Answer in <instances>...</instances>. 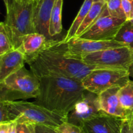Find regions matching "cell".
I'll return each instance as SVG.
<instances>
[{
    "mask_svg": "<svg viewBox=\"0 0 133 133\" xmlns=\"http://www.w3.org/2000/svg\"><path fill=\"white\" fill-rule=\"evenodd\" d=\"M40 93L35 103L55 113L68 115L87 91L82 82L55 74L37 76Z\"/></svg>",
    "mask_w": 133,
    "mask_h": 133,
    "instance_id": "1",
    "label": "cell"
},
{
    "mask_svg": "<svg viewBox=\"0 0 133 133\" xmlns=\"http://www.w3.org/2000/svg\"><path fill=\"white\" fill-rule=\"evenodd\" d=\"M66 44L62 40H56L50 46L38 56L27 61L30 70L36 76L55 74L82 82L91 71L106 69L97 65H90L82 60L70 58L65 56Z\"/></svg>",
    "mask_w": 133,
    "mask_h": 133,
    "instance_id": "2",
    "label": "cell"
},
{
    "mask_svg": "<svg viewBox=\"0 0 133 133\" xmlns=\"http://www.w3.org/2000/svg\"><path fill=\"white\" fill-rule=\"evenodd\" d=\"M39 93V78L25 66L0 82V101L36 99Z\"/></svg>",
    "mask_w": 133,
    "mask_h": 133,
    "instance_id": "3",
    "label": "cell"
},
{
    "mask_svg": "<svg viewBox=\"0 0 133 133\" xmlns=\"http://www.w3.org/2000/svg\"><path fill=\"white\" fill-rule=\"evenodd\" d=\"M7 106L12 121H24L56 129L68 122V117L55 113L35 102L24 100L4 101Z\"/></svg>",
    "mask_w": 133,
    "mask_h": 133,
    "instance_id": "4",
    "label": "cell"
},
{
    "mask_svg": "<svg viewBox=\"0 0 133 133\" xmlns=\"http://www.w3.org/2000/svg\"><path fill=\"white\" fill-rule=\"evenodd\" d=\"M34 1L25 3L12 0L6 9L4 22L7 27L15 49L19 48L21 39L27 34L37 33L33 19Z\"/></svg>",
    "mask_w": 133,
    "mask_h": 133,
    "instance_id": "5",
    "label": "cell"
},
{
    "mask_svg": "<svg viewBox=\"0 0 133 133\" xmlns=\"http://www.w3.org/2000/svg\"><path fill=\"white\" fill-rule=\"evenodd\" d=\"M81 60L88 65L128 70L133 62V49L126 46L109 48L85 55Z\"/></svg>",
    "mask_w": 133,
    "mask_h": 133,
    "instance_id": "6",
    "label": "cell"
},
{
    "mask_svg": "<svg viewBox=\"0 0 133 133\" xmlns=\"http://www.w3.org/2000/svg\"><path fill=\"white\" fill-rule=\"evenodd\" d=\"M130 80L129 72L127 70L99 69L91 71L82 83L86 90L99 95L113 86L122 87Z\"/></svg>",
    "mask_w": 133,
    "mask_h": 133,
    "instance_id": "7",
    "label": "cell"
},
{
    "mask_svg": "<svg viewBox=\"0 0 133 133\" xmlns=\"http://www.w3.org/2000/svg\"><path fill=\"white\" fill-rule=\"evenodd\" d=\"M126 20L110 15L106 4L101 16L79 38L93 40H113Z\"/></svg>",
    "mask_w": 133,
    "mask_h": 133,
    "instance_id": "8",
    "label": "cell"
},
{
    "mask_svg": "<svg viewBox=\"0 0 133 133\" xmlns=\"http://www.w3.org/2000/svg\"><path fill=\"white\" fill-rule=\"evenodd\" d=\"M105 113L100 108L98 95L87 90L68 115V122L82 126L87 121Z\"/></svg>",
    "mask_w": 133,
    "mask_h": 133,
    "instance_id": "9",
    "label": "cell"
},
{
    "mask_svg": "<svg viewBox=\"0 0 133 133\" xmlns=\"http://www.w3.org/2000/svg\"><path fill=\"white\" fill-rule=\"evenodd\" d=\"M66 44L65 56L70 58L79 60H81L83 56L88 53L125 46L115 40H93L79 37L72 38Z\"/></svg>",
    "mask_w": 133,
    "mask_h": 133,
    "instance_id": "10",
    "label": "cell"
},
{
    "mask_svg": "<svg viewBox=\"0 0 133 133\" xmlns=\"http://www.w3.org/2000/svg\"><path fill=\"white\" fill-rule=\"evenodd\" d=\"M123 120L105 113L85 122L82 127L85 133H122Z\"/></svg>",
    "mask_w": 133,
    "mask_h": 133,
    "instance_id": "11",
    "label": "cell"
},
{
    "mask_svg": "<svg viewBox=\"0 0 133 133\" xmlns=\"http://www.w3.org/2000/svg\"><path fill=\"white\" fill-rule=\"evenodd\" d=\"M121 87L119 86H113L99 94V103L101 110L105 113L125 119L132 111L123 108L119 102L118 92Z\"/></svg>",
    "mask_w": 133,
    "mask_h": 133,
    "instance_id": "12",
    "label": "cell"
},
{
    "mask_svg": "<svg viewBox=\"0 0 133 133\" xmlns=\"http://www.w3.org/2000/svg\"><path fill=\"white\" fill-rule=\"evenodd\" d=\"M55 40V39L49 40L45 35L39 33H32L22 38L20 45L17 49L25 55L27 63L38 56Z\"/></svg>",
    "mask_w": 133,
    "mask_h": 133,
    "instance_id": "13",
    "label": "cell"
},
{
    "mask_svg": "<svg viewBox=\"0 0 133 133\" xmlns=\"http://www.w3.org/2000/svg\"><path fill=\"white\" fill-rule=\"evenodd\" d=\"M56 0H40L35 4L33 19L37 33L45 35L48 39H53L49 35V25L52 10Z\"/></svg>",
    "mask_w": 133,
    "mask_h": 133,
    "instance_id": "14",
    "label": "cell"
},
{
    "mask_svg": "<svg viewBox=\"0 0 133 133\" xmlns=\"http://www.w3.org/2000/svg\"><path fill=\"white\" fill-rule=\"evenodd\" d=\"M26 63L25 55L18 49H14L0 56V82L20 70Z\"/></svg>",
    "mask_w": 133,
    "mask_h": 133,
    "instance_id": "15",
    "label": "cell"
},
{
    "mask_svg": "<svg viewBox=\"0 0 133 133\" xmlns=\"http://www.w3.org/2000/svg\"><path fill=\"white\" fill-rule=\"evenodd\" d=\"M105 1H94L92 7L90 9L85 19L81 25L75 37H79L84 31H87L96 22V21L101 16L105 7Z\"/></svg>",
    "mask_w": 133,
    "mask_h": 133,
    "instance_id": "16",
    "label": "cell"
},
{
    "mask_svg": "<svg viewBox=\"0 0 133 133\" xmlns=\"http://www.w3.org/2000/svg\"><path fill=\"white\" fill-rule=\"evenodd\" d=\"M94 1V0H84L80 10L78 12L77 15L75 17L74 20L73 21L71 27H70L69 30L68 31L64 39H62L63 43H67L70 39L75 37L81 25L82 24L84 20L85 19L87 14L89 12L90 8L92 7Z\"/></svg>",
    "mask_w": 133,
    "mask_h": 133,
    "instance_id": "17",
    "label": "cell"
},
{
    "mask_svg": "<svg viewBox=\"0 0 133 133\" xmlns=\"http://www.w3.org/2000/svg\"><path fill=\"white\" fill-rule=\"evenodd\" d=\"M63 0H56L52 10L49 25V35L53 38L59 35L62 30V11Z\"/></svg>",
    "mask_w": 133,
    "mask_h": 133,
    "instance_id": "18",
    "label": "cell"
},
{
    "mask_svg": "<svg viewBox=\"0 0 133 133\" xmlns=\"http://www.w3.org/2000/svg\"><path fill=\"white\" fill-rule=\"evenodd\" d=\"M118 98L122 107L129 111H133V80H130L125 85L121 87Z\"/></svg>",
    "mask_w": 133,
    "mask_h": 133,
    "instance_id": "19",
    "label": "cell"
},
{
    "mask_svg": "<svg viewBox=\"0 0 133 133\" xmlns=\"http://www.w3.org/2000/svg\"><path fill=\"white\" fill-rule=\"evenodd\" d=\"M114 40L133 49V25L130 21L123 23Z\"/></svg>",
    "mask_w": 133,
    "mask_h": 133,
    "instance_id": "20",
    "label": "cell"
},
{
    "mask_svg": "<svg viewBox=\"0 0 133 133\" xmlns=\"http://www.w3.org/2000/svg\"><path fill=\"white\" fill-rule=\"evenodd\" d=\"M15 49L7 27L4 22L0 23V56Z\"/></svg>",
    "mask_w": 133,
    "mask_h": 133,
    "instance_id": "21",
    "label": "cell"
},
{
    "mask_svg": "<svg viewBox=\"0 0 133 133\" xmlns=\"http://www.w3.org/2000/svg\"><path fill=\"white\" fill-rule=\"evenodd\" d=\"M105 4L110 16L127 21L122 8V0H105Z\"/></svg>",
    "mask_w": 133,
    "mask_h": 133,
    "instance_id": "22",
    "label": "cell"
},
{
    "mask_svg": "<svg viewBox=\"0 0 133 133\" xmlns=\"http://www.w3.org/2000/svg\"><path fill=\"white\" fill-rule=\"evenodd\" d=\"M58 133H85L82 126L74 125L69 122H64L56 128Z\"/></svg>",
    "mask_w": 133,
    "mask_h": 133,
    "instance_id": "23",
    "label": "cell"
},
{
    "mask_svg": "<svg viewBox=\"0 0 133 133\" xmlns=\"http://www.w3.org/2000/svg\"><path fill=\"white\" fill-rule=\"evenodd\" d=\"M35 124L28 121H16V133H35Z\"/></svg>",
    "mask_w": 133,
    "mask_h": 133,
    "instance_id": "24",
    "label": "cell"
},
{
    "mask_svg": "<svg viewBox=\"0 0 133 133\" xmlns=\"http://www.w3.org/2000/svg\"><path fill=\"white\" fill-rule=\"evenodd\" d=\"M12 122L7 106L4 101H0V123Z\"/></svg>",
    "mask_w": 133,
    "mask_h": 133,
    "instance_id": "25",
    "label": "cell"
},
{
    "mask_svg": "<svg viewBox=\"0 0 133 133\" xmlns=\"http://www.w3.org/2000/svg\"><path fill=\"white\" fill-rule=\"evenodd\" d=\"M122 133H133V111L123 120Z\"/></svg>",
    "mask_w": 133,
    "mask_h": 133,
    "instance_id": "26",
    "label": "cell"
},
{
    "mask_svg": "<svg viewBox=\"0 0 133 133\" xmlns=\"http://www.w3.org/2000/svg\"><path fill=\"white\" fill-rule=\"evenodd\" d=\"M122 5L123 11L126 16L127 21H129L131 18L132 9V0H122Z\"/></svg>",
    "mask_w": 133,
    "mask_h": 133,
    "instance_id": "27",
    "label": "cell"
},
{
    "mask_svg": "<svg viewBox=\"0 0 133 133\" xmlns=\"http://www.w3.org/2000/svg\"><path fill=\"white\" fill-rule=\"evenodd\" d=\"M35 133H58L55 129L42 125H35Z\"/></svg>",
    "mask_w": 133,
    "mask_h": 133,
    "instance_id": "28",
    "label": "cell"
},
{
    "mask_svg": "<svg viewBox=\"0 0 133 133\" xmlns=\"http://www.w3.org/2000/svg\"><path fill=\"white\" fill-rule=\"evenodd\" d=\"M11 123H0V133H9Z\"/></svg>",
    "mask_w": 133,
    "mask_h": 133,
    "instance_id": "29",
    "label": "cell"
},
{
    "mask_svg": "<svg viewBox=\"0 0 133 133\" xmlns=\"http://www.w3.org/2000/svg\"><path fill=\"white\" fill-rule=\"evenodd\" d=\"M9 133H16V121H13L11 123Z\"/></svg>",
    "mask_w": 133,
    "mask_h": 133,
    "instance_id": "30",
    "label": "cell"
},
{
    "mask_svg": "<svg viewBox=\"0 0 133 133\" xmlns=\"http://www.w3.org/2000/svg\"><path fill=\"white\" fill-rule=\"evenodd\" d=\"M129 72V75H130V78H132L133 80V62L131 64V65L130 66L129 69L128 70Z\"/></svg>",
    "mask_w": 133,
    "mask_h": 133,
    "instance_id": "31",
    "label": "cell"
},
{
    "mask_svg": "<svg viewBox=\"0 0 133 133\" xmlns=\"http://www.w3.org/2000/svg\"><path fill=\"white\" fill-rule=\"evenodd\" d=\"M3 1L4 3H5V7H6V9H7V8L9 7V5H10V0H3Z\"/></svg>",
    "mask_w": 133,
    "mask_h": 133,
    "instance_id": "32",
    "label": "cell"
},
{
    "mask_svg": "<svg viewBox=\"0 0 133 133\" xmlns=\"http://www.w3.org/2000/svg\"><path fill=\"white\" fill-rule=\"evenodd\" d=\"M132 13H131V20H130V22L132 23V24L133 25V0H132Z\"/></svg>",
    "mask_w": 133,
    "mask_h": 133,
    "instance_id": "33",
    "label": "cell"
},
{
    "mask_svg": "<svg viewBox=\"0 0 133 133\" xmlns=\"http://www.w3.org/2000/svg\"><path fill=\"white\" fill-rule=\"evenodd\" d=\"M16 1L20 3H25V2H29V1H33V0H16Z\"/></svg>",
    "mask_w": 133,
    "mask_h": 133,
    "instance_id": "34",
    "label": "cell"
},
{
    "mask_svg": "<svg viewBox=\"0 0 133 133\" xmlns=\"http://www.w3.org/2000/svg\"><path fill=\"white\" fill-rule=\"evenodd\" d=\"M40 1V0H33V1H34V2H35V3H37L38 2V1Z\"/></svg>",
    "mask_w": 133,
    "mask_h": 133,
    "instance_id": "35",
    "label": "cell"
},
{
    "mask_svg": "<svg viewBox=\"0 0 133 133\" xmlns=\"http://www.w3.org/2000/svg\"><path fill=\"white\" fill-rule=\"evenodd\" d=\"M105 1V0H94V1Z\"/></svg>",
    "mask_w": 133,
    "mask_h": 133,
    "instance_id": "36",
    "label": "cell"
}]
</instances>
